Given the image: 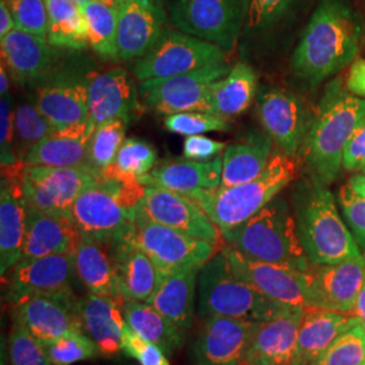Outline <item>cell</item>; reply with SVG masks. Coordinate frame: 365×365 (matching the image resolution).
Instances as JSON below:
<instances>
[{"instance_id":"7bdbcfd3","label":"cell","mask_w":365,"mask_h":365,"mask_svg":"<svg viewBox=\"0 0 365 365\" xmlns=\"http://www.w3.org/2000/svg\"><path fill=\"white\" fill-rule=\"evenodd\" d=\"M52 365H73L102 356L99 346L83 330L72 331L45 345Z\"/></svg>"},{"instance_id":"277c9868","label":"cell","mask_w":365,"mask_h":365,"mask_svg":"<svg viewBox=\"0 0 365 365\" xmlns=\"http://www.w3.org/2000/svg\"><path fill=\"white\" fill-rule=\"evenodd\" d=\"M223 244L250 260L309 271L312 262L300 244L295 215L287 202L274 197L248 221L222 233Z\"/></svg>"},{"instance_id":"2e32d148","label":"cell","mask_w":365,"mask_h":365,"mask_svg":"<svg viewBox=\"0 0 365 365\" xmlns=\"http://www.w3.org/2000/svg\"><path fill=\"white\" fill-rule=\"evenodd\" d=\"M257 106L267 134L284 155L297 156L313 120L302 99L292 92L271 88L261 92Z\"/></svg>"},{"instance_id":"d6a6232c","label":"cell","mask_w":365,"mask_h":365,"mask_svg":"<svg viewBox=\"0 0 365 365\" xmlns=\"http://www.w3.org/2000/svg\"><path fill=\"white\" fill-rule=\"evenodd\" d=\"M272 144L274 141L268 134L256 131L226 146L222 155L220 187L238 185L259 178L272 158Z\"/></svg>"},{"instance_id":"9f6ffc18","label":"cell","mask_w":365,"mask_h":365,"mask_svg":"<svg viewBox=\"0 0 365 365\" xmlns=\"http://www.w3.org/2000/svg\"><path fill=\"white\" fill-rule=\"evenodd\" d=\"M353 317L357 318L360 322H363L365 325V282L363 287L359 292V297L354 303V307L352 310Z\"/></svg>"},{"instance_id":"8fae6325","label":"cell","mask_w":365,"mask_h":365,"mask_svg":"<svg viewBox=\"0 0 365 365\" xmlns=\"http://www.w3.org/2000/svg\"><path fill=\"white\" fill-rule=\"evenodd\" d=\"M232 66L227 63L211 66L179 76L138 81V93L148 108L161 115L207 110L212 83L226 76Z\"/></svg>"},{"instance_id":"bcb514c9","label":"cell","mask_w":365,"mask_h":365,"mask_svg":"<svg viewBox=\"0 0 365 365\" xmlns=\"http://www.w3.org/2000/svg\"><path fill=\"white\" fill-rule=\"evenodd\" d=\"M13 14L16 29L46 38L48 11L45 0H3Z\"/></svg>"},{"instance_id":"836d02e7","label":"cell","mask_w":365,"mask_h":365,"mask_svg":"<svg viewBox=\"0 0 365 365\" xmlns=\"http://www.w3.org/2000/svg\"><path fill=\"white\" fill-rule=\"evenodd\" d=\"M257 91V75L252 66L238 63L226 76L212 83L206 113L232 119L247 111Z\"/></svg>"},{"instance_id":"9a60e30c","label":"cell","mask_w":365,"mask_h":365,"mask_svg":"<svg viewBox=\"0 0 365 365\" xmlns=\"http://www.w3.org/2000/svg\"><path fill=\"white\" fill-rule=\"evenodd\" d=\"M365 282V257L314 265L309 269L307 307L336 313H352L359 292Z\"/></svg>"},{"instance_id":"60d3db41","label":"cell","mask_w":365,"mask_h":365,"mask_svg":"<svg viewBox=\"0 0 365 365\" xmlns=\"http://www.w3.org/2000/svg\"><path fill=\"white\" fill-rule=\"evenodd\" d=\"M129 123L115 119L105 122L92 131L88 145V168L101 175L115 160L120 146L123 144L126 128Z\"/></svg>"},{"instance_id":"7c38bea8","label":"cell","mask_w":365,"mask_h":365,"mask_svg":"<svg viewBox=\"0 0 365 365\" xmlns=\"http://www.w3.org/2000/svg\"><path fill=\"white\" fill-rule=\"evenodd\" d=\"M75 255H53L21 260L3 274V300L15 306L31 295L75 297L72 282L76 277Z\"/></svg>"},{"instance_id":"4316f807","label":"cell","mask_w":365,"mask_h":365,"mask_svg":"<svg viewBox=\"0 0 365 365\" xmlns=\"http://www.w3.org/2000/svg\"><path fill=\"white\" fill-rule=\"evenodd\" d=\"M78 313L83 331L99 346L102 356L114 357L122 352L126 327L122 300L88 292L78 299Z\"/></svg>"},{"instance_id":"e575fe53","label":"cell","mask_w":365,"mask_h":365,"mask_svg":"<svg viewBox=\"0 0 365 365\" xmlns=\"http://www.w3.org/2000/svg\"><path fill=\"white\" fill-rule=\"evenodd\" d=\"M202 268L164 274L149 303L175 325L185 330L192 325L197 279Z\"/></svg>"},{"instance_id":"83f0119b","label":"cell","mask_w":365,"mask_h":365,"mask_svg":"<svg viewBox=\"0 0 365 365\" xmlns=\"http://www.w3.org/2000/svg\"><path fill=\"white\" fill-rule=\"evenodd\" d=\"M129 232L113 242L122 299L123 302H149L155 295L164 274L144 250L131 241Z\"/></svg>"},{"instance_id":"484cf974","label":"cell","mask_w":365,"mask_h":365,"mask_svg":"<svg viewBox=\"0 0 365 365\" xmlns=\"http://www.w3.org/2000/svg\"><path fill=\"white\" fill-rule=\"evenodd\" d=\"M24 175V173H22ZM22 175L1 176L0 182V274L22 260L26 232V199Z\"/></svg>"},{"instance_id":"cb8c5ba5","label":"cell","mask_w":365,"mask_h":365,"mask_svg":"<svg viewBox=\"0 0 365 365\" xmlns=\"http://www.w3.org/2000/svg\"><path fill=\"white\" fill-rule=\"evenodd\" d=\"M304 310L292 306L284 313L256 324L241 365H291Z\"/></svg>"},{"instance_id":"f1b7e54d","label":"cell","mask_w":365,"mask_h":365,"mask_svg":"<svg viewBox=\"0 0 365 365\" xmlns=\"http://www.w3.org/2000/svg\"><path fill=\"white\" fill-rule=\"evenodd\" d=\"M222 156L210 161L176 160L155 167L138 182L182 194L199 190H215L221 185Z\"/></svg>"},{"instance_id":"8992f818","label":"cell","mask_w":365,"mask_h":365,"mask_svg":"<svg viewBox=\"0 0 365 365\" xmlns=\"http://www.w3.org/2000/svg\"><path fill=\"white\" fill-rule=\"evenodd\" d=\"M197 292V312L203 318L217 315L259 324L292 307L268 298L238 277L222 249L202 267Z\"/></svg>"},{"instance_id":"7402d4cb","label":"cell","mask_w":365,"mask_h":365,"mask_svg":"<svg viewBox=\"0 0 365 365\" xmlns=\"http://www.w3.org/2000/svg\"><path fill=\"white\" fill-rule=\"evenodd\" d=\"M192 345L197 365H241L256 324L226 317L205 318Z\"/></svg>"},{"instance_id":"5bb4252c","label":"cell","mask_w":365,"mask_h":365,"mask_svg":"<svg viewBox=\"0 0 365 365\" xmlns=\"http://www.w3.org/2000/svg\"><path fill=\"white\" fill-rule=\"evenodd\" d=\"M149 220L221 248V230L191 196L158 187H146L138 206Z\"/></svg>"},{"instance_id":"f35d334b","label":"cell","mask_w":365,"mask_h":365,"mask_svg":"<svg viewBox=\"0 0 365 365\" xmlns=\"http://www.w3.org/2000/svg\"><path fill=\"white\" fill-rule=\"evenodd\" d=\"M156 149L143 140L126 138L114 163L101 176L117 180H140L155 168Z\"/></svg>"},{"instance_id":"f907efd6","label":"cell","mask_w":365,"mask_h":365,"mask_svg":"<svg viewBox=\"0 0 365 365\" xmlns=\"http://www.w3.org/2000/svg\"><path fill=\"white\" fill-rule=\"evenodd\" d=\"M227 145L206 135H190L185 137L182 145V156L194 161H210L221 157Z\"/></svg>"},{"instance_id":"4dcf8cb0","label":"cell","mask_w":365,"mask_h":365,"mask_svg":"<svg viewBox=\"0 0 365 365\" xmlns=\"http://www.w3.org/2000/svg\"><path fill=\"white\" fill-rule=\"evenodd\" d=\"M75 267L88 292L123 302L113 242L83 237L75 252Z\"/></svg>"},{"instance_id":"e0dca14e","label":"cell","mask_w":365,"mask_h":365,"mask_svg":"<svg viewBox=\"0 0 365 365\" xmlns=\"http://www.w3.org/2000/svg\"><path fill=\"white\" fill-rule=\"evenodd\" d=\"M238 277L259 289L268 298L288 306L307 307L309 271H298L284 265L250 260L227 245H222Z\"/></svg>"},{"instance_id":"c3c4849f","label":"cell","mask_w":365,"mask_h":365,"mask_svg":"<svg viewBox=\"0 0 365 365\" xmlns=\"http://www.w3.org/2000/svg\"><path fill=\"white\" fill-rule=\"evenodd\" d=\"M122 352L140 365H170L167 353L158 345L140 337L128 322L122 336Z\"/></svg>"},{"instance_id":"681fc988","label":"cell","mask_w":365,"mask_h":365,"mask_svg":"<svg viewBox=\"0 0 365 365\" xmlns=\"http://www.w3.org/2000/svg\"><path fill=\"white\" fill-rule=\"evenodd\" d=\"M339 202L351 233L357 245L365 252V197L356 195L345 185L339 191Z\"/></svg>"},{"instance_id":"ab89813d","label":"cell","mask_w":365,"mask_h":365,"mask_svg":"<svg viewBox=\"0 0 365 365\" xmlns=\"http://www.w3.org/2000/svg\"><path fill=\"white\" fill-rule=\"evenodd\" d=\"M56 128L41 114L37 106L22 102L14 107V148L19 163L25 164L29 152Z\"/></svg>"},{"instance_id":"44dd1931","label":"cell","mask_w":365,"mask_h":365,"mask_svg":"<svg viewBox=\"0 0 365 365\" xmlns=\"http://www.w3.org/2000/svg\"><path fill=\"white\" fill-rule=\"evenodd\" d=\"M0 52L10 76L19 86L42 84L57 73L58 53L46 38L15 29L0 39Z\"/></svg>"},{"instance_id":"6f0895ef","label":"cell","mask_w":365,"mask_h":365,"mask_svg":"<svg viewBox=\"0 0 365 365\" xmlns=\"http://www.w3.org/2000/svg\"><path fill=\"white\" fill-rule=\"evenodd\" d=\"M10 90V72L6 64L1 61L0 64V95H7Z\"/></svg>"},{"instance_id":"ee69618b","label":"cell","mask_w":365,"mask_h":365,"mask_svg":"<svg viewBox=\"0 0 365 365\" xmlns=\"http://www.w3.org/2000/svg\"><path fill=\"white\" fill-rule=\"evenodd\" d=\"M9 361L10 365H52L45 346L15 317L9 336Z\"/></svg>"},{"instance_id":"1f68e13d","label":"cell","mask_w":365,"mask_h":365,"mask_svg":"<svg viewBox=\"0 0 365 365\" xmlns=\"http://www.w3.org/2000/svg\"><path fill=\"white\" fill-rule=\"evenodd\" d=\"M357 321L353 315L313 307L306 309L291 365H313L334 339Z\"/></svg>"},{"instance_id":"f6af8a7d","label":"cell","mask_w":365,"mask_h":365,"mask_svg":"<svg viewBox=\"0 0 365 365\" xmlns=\"http://www.w3.org/2000/svg\"><path fill=\"white\" fill-rule=\"evenodd\" d=\"M165 129L182 137L200 135L211 131H229L230 119L218 117L205 111H185L172 114L164 119Z\"/></svg>"},{"instance_id":"52a82bcc","label":"cell","mask_w":365,"mask_h":365,"mask_svg":"<svg viewBox=\"0 0 365 365\" xmlns=\"http://www.w3.org/2000/svg\"><path fill=\"white\" fill-rule=\"evenodd\" d=\"M145 190L138 180L101 176L78 196L71 220L83 237L115 242L133 227Z\"/></svg>"},{"instance_id":"f5cc1de1","label":"cell","mask_w":365,"mask_h":365,"mask_svg":"<svg viewBox=\"0 0 365 365\" xmlns=\"http://www.w3.org/2000/svg\"><path fill=\"white\" fill-rule=\"evenodd\" d=\"M345 84L353 95L365 99V60H359L353 63Z\"/></svg>"},{"instance_id":"11a10c76","label":"cell","mask_w":365,"mask_h":365,"mask_svg":"<svg viewBox=\"0 0 365 365\" xmlns=\"http://www.w3.org/2000/svg\"><path fill=\"white\" fill-rule=\"evenodd\" d=\"M356 195L365 197V168L356 173L346 184Z\"/></svg>"},{"instance_id":"603a6c76","label":"cell","mask_w":365,"mask_h":365,"mask_svg":"<svg viewBox=\"0 0 365 365\" xmlns=\"http://www.w3.org/2000/svg\"><path fill=\"white\" fill-rule=\"evenodd\" d=\"M41 114L56 129L73 125H88V76L57 72L39 84L36 102Z\"/></svg>"},{"instance_id":"74e56055","label":"cell","mask_w":365,"mask_h":365,"mask_svg":"<svg viewBox=\"0 0 365 365\" xmlns=\"http://www.w3.org/2000/svg\"><path fill=\"white\" fill-rule=\"evenodd\" d=\"M120 3L92 1L81 6L88 29L90 48L99 57L110 61L119 60L117 38Z\"/></svg>"},{"instance_id":"30bf717a","label":"cell","mask_w":365,"mask_h":365,"mask_svg":"<svg viewBox=\"0 0 365 365\" xmlns=\"http://www.w3.org/2000/svg\"><path fill=\"white\" fill-rule=\"evenodd\" d=\"M129 238L150 257L163 274L202 268L220 250L207 241L173 230L149 220L137 210Z\"/></svg>"},{"instance_id":"5b68a950","label":"cell","mask_w":365,"mask_h":365,"mask_svg":"<svg viewBox=\"0 0 365 365\" xmlns=\"http://www.w3.org/2000/svg\"><path fill=\"white\" fill-rule=\"evenodd\" d=\"M297 170L295 157L274 153L265 170L250 182L187 195L195 199L223 233L248 221L274 200L297 178Z\"/></svg>"},{"instance_id":"6125c7cd","label":"cell","mask_w":365,"mask_h":365,"mask_svg":"<svg viewBox=\"0 0 365 365\" xmlns=\"http://www.w3.org/2000/svg\"><path fill=\"white\" fill-rule=\"evenodd\" d=\"M158 1H163V0H158Z\"/></svg>"},{"instance_id":"ffe728a7","label":"cell","mask_w":365,"mask_h":365,"mask_svg":"<svg viewBox=\"0 0 365 365\" xmlns=\"http://www.w3.org/2000/svg\"><path fill=\"white\" fill-rule=\"evenodd\" d=\"M76 297L38 294L14 306V317L45 346L72 331L83 330Z\"/></svg>"},{"instance_id":"ac0fdd59","label":"cell","mask_w":365,"mask_h":365,"mask_svg":"<svg viewBox=\"0 0 365 365\" xmlns=\"http://www.w3.org/2000/svg\"><path fill=\"white\" fill-rule=\"evenodd\" d=\"M138 87L129 72L120 66L88 76V130L120 119L130 123L140 113Z\"/></svg>"},{"instance_id":"f546056e","label":"cell","mask_w":365,"mask_h":365,"mask_svg":"<svg viewBox=\"0 0 365 365\" xmlns=\"http://www.w3.org/2000/svg\"><path fill=\"white\" fill-rule=\"evenodd\" d=\"M90 140L91 133L87 123L54 129L29 152L25 165L90 170Z\"/></svg>"},{"instance_id":"d4e9b609","label":"cell","mask_w":365,"mask_h":365,"mask_svg":"<svg viewBox=\"0 0 365 365\" xmlns=\"http://www.w3.org/2000/svg\"><path fill=\"white\" fill-rule=\"evenodd\" d=\"M83 235L69 217L53 215L26 203L22 260L53 255H75Z\"/></svg>"},{"instance_id":"680465c9","label":"cell","mask_w":365,"mask_h":365,"mask_svg":"<svg viewBox=\"0 0 365 365\" xmlns=\"http://www.w3.org/2000/svg\"><path fill=\"white\" fill-rule=\"evenodd\" d=\"M73 1L78 3L80 6H84V4H88V3H92V1H107V3L118 4V3H120L122 0H73Z\"/></svg>"},{"instance_id":"4fadbf2b","label":"cell","mask_w":365,"mask_h":365,"mask_svg":"<svg viewBox=\"0 0 365 365\" xmlns=\"http://www.w3.org/2000/svg\"><path fill=\"white\" fill-rule=\"evenodd\" d=\"M99 178L101 175L86 168L25 165L22 190L29 206L71 218L78 196Z\"/></svg>"},{"instance_id":"7a4b0ae2","label":"cell","mask_w":365,"mask_h":365,"mask_svg":"<svg viewBox=\"0 0 365 365\" xmlns=\"http://www.w3.org/2000/svg\"><path fill=\"white\" fill-rule=\"evenodd\" d=\"M364 117V98L353 95L339 80L327 86L303 145L313 179L327 185L336 180L345 145Z\"/></svg>"},{"instance_id":"9c48e42d","label":"cell","mask_w":365,"mask_h":365,"mask_svg":"<svg viewBox=\"0 0 365 365\" xmlns=\"http://www.w3.org/2000/svg\"><path fill=\"white\" fill-rule=\"evenodd\" d=\"M230 53L207 41L196 38L180 30L165 29L155 46L137 60L133 73L138 81L173 78L227 63Z\"/></svg>"},{"instance_id":"94428289","label":"cell","mask_w":365,"mask_h":365,"mask_svg":"<svg viewBox=\"0 0 365 365\" xmlns=\"http://www.w3.org/2000/svg\"><path fill=\"white\" fill-rule=\"evenodd\" d=\"M361 365H365V361H364V363H363V364H361Z\"/></svg>"},{"instance_id":"d590c367","label":"cell","mask_w":365,"mask_h":365,"mask_svg":"<svg viewBox=\"0 0 365 365\" xmlns=\"http://www.w3.org/2000/svg\"><path fill=\"white\" fill-rule=\"evenodd\" d=\"M123 314L128 325L143 339L158 345L168 356L184 342V330L160 313L149 302H123Z\"/></svg>"},{"instance_id":"816d5d0a","label":"cell","mask_w":365,"mask_h":365,"mask_svg":"<svg viewBox=\"0 0 365 365\" xmlns=\"http://www.w3.org/2000/svg\"><path fill=\"white\" fill-rule=\"evenodd\" d=\"M342 167L346 170H363L365 168V117L359 122L345 145Z\"/></svg>"},{"instance_id":"d6986e66","label":"cell","mask_w":365,"mask_h":365,"mask_svg":"<svg viewBox=\"0 0 365 365\" xmlns=\"http://www.w3.org/2000/svg\"><path fill=\"white\" fill-rule=\"evenodd\" d=\"M167 13L158 0H122L118 15V56L137 61L149 52L167 29Z\"/></svg>"},{"instance_id":"b9f144b4","label":"cell","mask_w":365,"mask_h":365,"mask_svg":"<svg viewBox=\"0 0 365 365\" xmlns=\"http://www.w3.org/2000/svg\"><path fill=\"white\" fill-rule=\"evenodd\" d=\"M365 361V325L357 321L341 333L313 365H361Z\"/></svg>"},{"instance_id":"db71d44e","label":"cell","mask_w":365,"mask_h":365,"mask_svg":"<svg viewBox=\"0 0 365 365\" xmlns=\"http://www.w3.org/2000/svg\"><path fill=\"white\" fill-rule=\"evenodd\" d=\"M15 29L16 25L14 21L13 14L7 7V4L3 0H0V39L9 36Z\"/></svg>"},{"instance_id":"7dc6e473","label":"cell","mask_w":365,"mask_h":365,"mask_svg":"<svg viewBox=\"0 0 365 365\" xmlns=\"http://www.w3.org/2000/svg\"><path fill=\"white\" fill-rule=\"evenodd\" d=\"M297 0H249L247 29L265 30L280 22Z\"/></svg>"},{"instance_id":"6da1fadb","label":"cell","mask_w":365,"mask_h":365,"mask_svg":"<svg viewBox=\"0 0 365 365\" xmlns=\"http://www.w3.org/2000/svg\"><path fill=\"white\" fill-rule=\"evenodd\" d=\"M360 39V21L346 0H319L292 54V69L317 86L352 63Z\"/></svg>"},{"instance_id":"ba28073f","label":"cell","mask_w":365,"mask_h":365,"mask_svg":"<svg viewBox=\"0 0 365 365\" xmlns=\"http://www.w3.org/2000/svg\"><path fill=\"white\" fill-rule=\"evenodd\" d=\"M248 7L249 0H173L170 19L182 33L232 53L247 26Z\"/></svg>"},{"instance_id":"91938a15","label":"cell","mask_w":365,"mask_h":365,"mask_svg":"<svg viewBox=\"0 0 365 365\" xmlns=\"http://www.w3.org/2000/svg\"><path fill=\"white\" fill-rule=\"evenodd\" d=\"M274 365H289V364H274Z\"/></svg>"},{"instance_id":"8d00e7d4","label":"cell","mask_w":365,"mask_h":365,"mask_svg":"<svg viewBox=\"0 0 365 365\" xmlns=\"http://www.w3.org/2000/svg\"><path fill=\"white\" fill-rule=\"evenodd\" d=\"M48 11L46 39L56 49L84 51L90 48L88 29L81 6L73 0H45Z\"/></svg>"},{"instance_id":"3957f363","label":"cell","mask_w":365,"mask_h":365,"mask_svg":"<svg viewBox=\"0 0 365 365\" xmlns=\"http://www.w3.org/2000/svg\"><path fill=\"white\" fill-rule=\"evenodd\" d=\"M300 244L312 265H329L361 255L346 222L339 215L327 184L303 180L294 195Z\"/></svg>"}]
</instances>
